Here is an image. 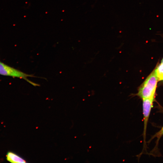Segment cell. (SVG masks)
<instances>
[{
    "label": "cell",
    "instance_id": "obj_5",
    "mask_svg": "<svg viewBox=\"0 0 163 163\" xmlns=\"http://www.w3.org/2000/svg\"><path fill=\"white\" fill-rule=\"evenodd\" d=\"M155 68L156 75L158 81H163V58L161 63L157 65Z\"/></svg>",
    "mask_w": 163,
    "mask_h": 163
},
{
    "label": "cell",
    "instance_id": "obj_3",
    "mask_svg": "<svg viewBox=\"0 0 163 163\" xmlns=\"http://www.w3.org/2000/svg\"><path fill=\"white\" fill-rule=\"evenodd\" d=\"M142 100V108L144 120L143 138L145 144L146 128L151 110L153 107V99H145Z\"/></svg>",
    "mask_w": 163,
    "mask_h": 163
},
{
    "label": "cell",
    "instance_id": "obj_2",
    "mask_svg": "<svg viewBox=\"0 0 163 163\" xmlns=\"http://www.w3.org/2000/svg\"><path fill=\"white\" fill-rule=\"evenodd\" d=\"M0 75L23 79L34 86H38L37 84L31 82L27 79L28 77H36L32 75L27 74L18 69L8 66L0 61Z\"/></svg>",
    "mask_w": 163,
    "mask_h": 163
},
{
    "label": "cell",
    "instance_id": "obj_4",
    "mask_svg": "<svg viewBox=\"0 0 163 163\" xmlns=\"http://www.w3.org/2000/svg\"><path fill=\"white\" fill-rule=\"evenodd\" d=\"M6 157L7 160L11 163L26 162L22 158L12 152H8L6 155Z\"/></svg>",
    "mask_w": 163,
    "mask_h": 163
},
{
    "label": "cell",
    "instance_id": "obj_1",
    "mask_svg": "<svg viewBox=\"0 0 163 163\" xmlns=\"http://www.w3.org/2000/svg\"><path fill=\"white\" fill-rule=\"evenodd\" d=\"M158 81L155 68L139 87L136 95L142 100L155 99Z\"/></svg>",
    "mask_w": 163,
    "mask_h": 163
},
{
    "label": "cell",
    "instance_id": "obj_6",
    "mask_svg": "<svg viewBox=\"0 0 163 163\" xmlns=\"http://www.w3.org/2000/svg\"><path fill=\"white\" fill-rule=\"evenodd\" d=\"M163 135V126L161 129L157 132L153 137V138H156L157 142H158L159 140Z\"/></svg>",
    "mask_w": 163,
    "mask_h": 163
}]
</instances>
